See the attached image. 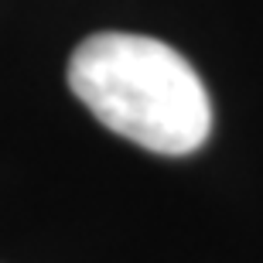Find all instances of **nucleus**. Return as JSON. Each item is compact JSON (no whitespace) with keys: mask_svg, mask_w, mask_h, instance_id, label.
I'll list each match as a JSON object with an SVG mask.
<instances>
[{"mask_svg":"<svg viewBox=\"0 0 263 263\" xmlns=\"http://www.w3.org/2000/svg\"><path fill=\"white\" fill-rule=\"evenodd\" d=\"M68 86L106 130L151 154H195L212 134V99L198 72L147 34L86 38L68 59Z\"/></svg>","mask_w":263,"mask_h":263,"instance_id":"obj_1","label":"nucleus"}]
</instances>
